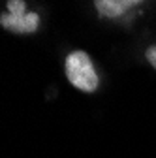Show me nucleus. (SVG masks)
<instances>
[{
	"label": "nucleus",
	"instance_id": "20e7f679",
	"mask_svg": "<svg viewBox=\"0 0 156 158\" xmlns=\"http://www.w3.org/2000/svg\"><path fill=\"white\" fill-rule=\"evenodd\" d=\"M147 60L150 62V66L156 68V45H152V47L147 49Z\"/></svg>",
	"mask_w": 156,
	"mask_h": 158
},
{
	"label": "nucleus",
	"instance_id": "f257e3e1",
	"mask_svg": "<svg viewBox=\"0 0 156 158\" xmlns=\"http://www.w3.org/2000/svg\"><path fill=\"white\" fill-rule=\"evenodd\" d=\"M66 75L70 83L83 92H94L98 87V75L94 64L85 51H73L66 58Z\"/></svg>",
	"mask_w": 156,
	"mask_h": 158
},
{
	"label": "nucleus",
	"instance_id": "7ed1b4c3",
	"mask_svg": "<svg viewBox=\"0 0 156 158\" xmlns=\"http://www.w3.org/2000/svg\"><path fill=\"white\" fill-rule=\"evenodd\" d=\"M135 4V0H98L94 6L104 17H119Z\"/></svg>",
	"mask_w": 156,
	"mask_h": 158
},
{
	"label": "nucleus",
	"instance_id": "f03ea898",
	"mask_svg": "<svg viewBox=\"0 0 156 158\" xmlns=\"http://www.w3.org/2000/svg\"><path fill=\"white\" fill-rule=\"evenodd\" d=\"M25 2H8V15H0V25L8 30L19 32V34H28L38 28V15L36 13H25Z\"/></svg>",
	"mask_w": 156,
	"mask_h": 158
}]
</instances>
